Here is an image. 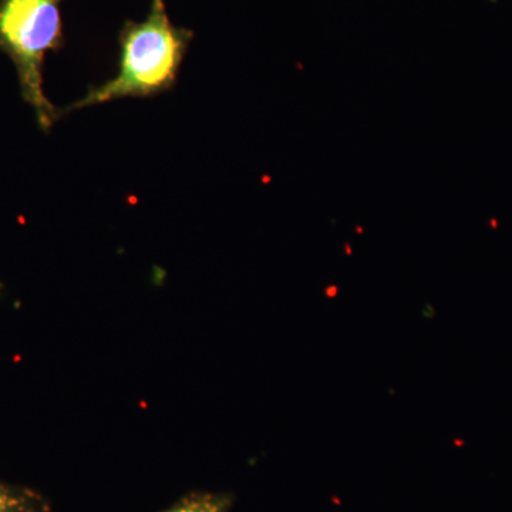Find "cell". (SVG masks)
<instances>
[{
    "label": "cell",
    "mask_w": 512,
    "mask_h": 512,
    "mask_svg": "<svg viewBox=\"0 0 512 512\" xmlns=\"http://www.w3.org/2000/svg\"><path fill=\"white\" fill-rule=\"evenodd\" d=\"M192 39V30L171 22L165 0H151L146 19L127 20L121 29L116 76L99 87H92L86 96L63 109V116L109 101L170 92L177 83Z\"/></svg>",
    "instance_id": "6da1fadb"
},
{
    "label": "cell",
    "mask_w": 512,
    "mask_h": 512,
    "mask_svg": "<svg viewBox=\"0 0 512 512\" xmlns=\"http://www.w3.org/2000/svg\"><path fill=\"white\" fill-rule=\"evenodd\" d=\"M63 0H0V52L12 60L20 94L43 131L55 126L62 110L45 93L46 56L64 46Z\"/></svg>",
    "instance_id": "7a4b0ae2"
},
{
    "label": "cell",
    "mask_w": 512,
    "mask_h": 512,
    "mask_svg": "<svg viewBox=\"0 0 512 512\" xmlns=\"http://www.w3.org/2000/svg\"><path fill=\"white\" fill-rule=\"evenodd\" d=\"M0 512H49V505L35 491L0 483Z\"/></svg>",
    "instance_id": "3957f363"
},
{
    "label": "cell",
    "mask_w": 512,
    "mask_h": 512,
    "mask_svg": "<svg viewBox=\"0 0 512 512\" xmlns=\"http://www.w3.org/2000/svg\"><path fill=\"white\" fill-rule=\"evenodd\" d=\"M229 498L217 494H192L167 512H227Z\"/></svg>",
    "instance_id": "277c9868"
}]
</instances>
